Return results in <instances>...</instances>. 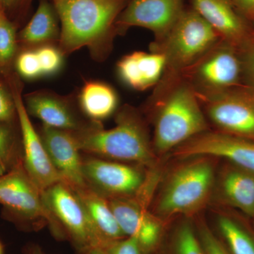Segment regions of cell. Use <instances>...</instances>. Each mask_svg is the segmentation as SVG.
Returning a JSON list of instances; mask_svg holds the SVG:
<instances>
[{
    "label": "cell",
    "instance_id": "1",
    "mask_svg": "<svg viewBox=\"0 0 254 254\" xmlns=\"http://www.w3.org/2000/svg\"><path fill=\"white\" fill-rule=\"evenodd\" d=\"M128 0H51L60 22V48L69 54L87 47L95 58L108 51L116 21Z\"/></svg>",
    "mask_w": 254,
    "mask_h": 254
},
{
    "label": "cell",
    "instance_id": "2",
    "mask_svg": "<svg viewBox=\"0 0 254 254\" xmlns=\"http://www.w3.org/2000/svg\"><path fill=\"white\" fill-rule=\"evenodd\" d=\"M220 36L193 8L185 9L166 36L153 43L152 51L165 58L163 76L153 101L165 95L182 78L184 72L220 41Z\"/></svg>",
    "mask_w": 254,
    "mask_h": 254
},
{
    "label": "cell",
    "instance_id": "3",
    "mask_svg": "<svg viewBox=\"0 0 254 254\" xmlns=\"http://www.w3.org/2000/svg\"><path fill=\"white\" fill-rule=\"evenodd\" d=\"M116 124L110 129L93 127L72 132L79 150L103 158L153 167L156 158L153 145L136 110L130 107L123 108L117 116Z\"/></svg>",
    "mask_w": 254,
    "mask_h": 254
},
{
    "label": "cell",
    "instance_id": "4",
    "mask_svg": "<svg viewBox=\"0 0 254 254\" xmlns=\"http://www.w3.org/2000/svg\"><path fill=\"white\" fill-rule=\"evenodd\" d=\"M153 104L157 110L152 142L155 155L166 154L208 131L206 117L194 88L184 78Z\"/></svg>",
    "mask_w": 254,
    "mask_h": 254
},
{
    "label": "cell",
    "instance_id": "5",
    "mask_svg": "<svg viewBox=\"0 0 254 254\" xmlns=\"http://www.w3.org/2000/svg\"><path fill=\"white\" fill-rule=\"evenodd\" d=\"M185 163L168 177L161 190L155 212L162 218L198 211L213 190L215 174L212 163L204 156Z\"/></svg>",
    "mask_w": 254,
    "mask_h": 254
},
{
    "label": "cell",
    "instance_id": "6",
    "mask_svg": "<svg viewBox=\"0 0 254 254\" xmlns=\"http://www.w3.org/2000/svg\"><path fill=\"white\" fill-rule=\"evenodd\" d=\"M195 93L216 131L254 142L253 90L241 85L215 93Z\"/></svg>",
    "mask_w": 254,
    "mask_h": 254
},
{
    "label": "cell",
    "instance_id": "7",
    "mask_svg": "<svg viewBox=\"0 0 254 254\" xmlns=\"http://www.w3.org/2000/svg\"><path fill=\"white\" fill-rule=\"evenodd\" d=\"M182 78L200 93L225 91L242 85L240 50L222 41L187 68Z\"/></svg>",
    "mask_w": 254,
    "mask_h": 254
},
{
    "label": "cell",
    "instance_id": "8",
    "mask_svg": "<svg viewBox=\"0 0 254 254\" xmlns=\"http://www.w3.org/2000/svg\"><path fill=\"white\" fill-rule=\"evenodd\" d=\"M43 196L50 213L80 247L89 251L105 248L81 200L68 185L58 182L45 190Z\"/></svg>",
    "mask_w": 254,
    "mask_h": 254
},
{
    "label": "cell",
    "instance_id": "9",
    "mask_svg": "<svg viewBox=\"0 0 254 254\" xmlns=\"http://www.w3.org/2000/svg\"><path fill=\"white\" fill-rule=\"evenodd\" d=\"M0 203L21 218L58 223L45 203L43 191L22 165L0 175Z\"/></svg>",
    "mask_w": 254,
    "mask_h": 254
},
{
    "label": "cell",
    "instance_id": "10",
    "mask_svg": "<svg viewBox=\"0 0 254 254\" xmlns=\"http://www.w3.org/2000/svg\"><path fill=\"white\" fill-rule=\"evenodd\" d=\"M180 158L214 157L254 172V142L218 131L197 135L173 150Z\"/></svg>",
    "mask_w": 254,
    "mask_h": 254
},
{
    "label": "cell",
    "instance_id": "11",
    "mask_svg": "<svg viewBox=\"0 0 254 254\" xmlns=\"http://www.w3.org/2000/svg\"><path fill=\"white\" fill-rule=\"evenodd\" d=\"M87 185L105 198H131L144 185V175L137 167L102 159L83 160Z\"/></svg>",
    "mask_w": 254,
    "mask_h": 254
},
{
    "label": "cell",
    "instance_id": "12",
    "mask_svg": "<svg viewBox=\"0 0 254 254\" xmlns=\"http://www.w3.org/2000/svg\"><path fill=\"white\" fill-rule=\"evenodd\" d=\"M185 0H128L116 21L117 33L136 26L150 30L159 43L166 36L185 8Z\"/></svg>",
    "mask_w": 254,
    "mask_h": 254
},
{
    "label": "cell",
    "instance_id": "13",
    "mask_svg": "<svg viewBox=\"0 0 254 254\" xmlns=\"http://www.w3.org/2000/svg\"><path fill=\"white\" fill-rule=\"evenodd\" d=\"M13 98L22 134L24 168L32 180L43 192L63 180L50 160L41 136L32 125L21 97L16 92Z\"/></svg>",
    "mask_w": 254,
    "mask_h": 254
},
{
    "label": "cell",
    "instance_id": "14",
    "mask_svg": "<svg viewBox=\"0 0 254 254\" xmlns=\"http://www.w3.org/2000/svg\"><path fill=\"white\" fill-rule=\"evenodd\" d=\"M191 4L222 41L240 50L254 38V26L229 0H191Z\"/></svg>",
    "mask_w": 254,
    "mask_h": 254
},
{
    "label": "cell",
    "instance_id": "15",
    "mask_svg": "<svg viewBox=\"0 0 254 254\" xmlns=\"http://www.w3.org/2000/svg\"><path fill=\"white\" fill-rule=\"evenodd\" d=\"M41 137L63 182L73 190L88 186L79 153L81 150L72 132L43 125Z\"/></svg>",
    "mask_w": 254,
    "mask_h": 254
},
{
    "label": "cell",
    "instance_id": "16",
    "mask_svg": "<svg viewBox=\"0 0 254 254\" xmlns=\"http://www.w3.org/2000/svg\"><path fill=\"white\" fill-rule=\"evenodd\" d=\"M107 200L125 236L135 237L143 252H148L156 247L162 231L158 218L147 213L130 198Z\"/></svg>",
    "mask_w": 254,
    "mask_h": 254
},
{
    "label": "cell",
    "instance_id": "17",
    "mask_svg": "<svg viewBox=\"0 0 254 254\" xmlns=\"http://www.w3.org/2000/svg\"><path fill=\"white\" fill-rule=\"evenodd\" d=\"M220 200L245 216L254 217V172L227 161L217 182Z\"/></svg>",
    "mask_w": 254,
    "mask_h": 254
},
{
    "label": "cell",
    "instance_id": "18",
    "mask_svg": "<svg viewBox=\"0 0 254 254\" xmlns=\"http://www.w3.org/2000/svg\"><path fill=\"white\" fill-rule=\"evenodd\" d=\"M165 58L160 52H133L118 62V72L128 86L143 91L157 86L163 76Z\"/></svg>",
    "mask_w": 254,
    "mask_h": 254
},
{
    "label": "cell",
    "instance_id": "19",
    "mask_svg": "<svg viewBox=\"0 0 254 254\" xmlns=\"http://www.w3.org/2000/svg\"><path fill=\"white\" fill-rule=\"evenodd\" d=\"M27 111L43 125L71 131H78L79 121L67 100L48 91H38L27 98Z\"/></svg>",
    "mask_w": 254,
    "mask_h": 254
},
{
    "label": "cell",
    "instance_id": "20",
    "mask_svg": "<svg viewBox=\"0 0 254 254\" xmlns=\"http://www.w3.org/2000/svg\"><path fill=\"white\" fill-rule=\"evenodd\" d=\"M73 190L81 200L91 223L105 245L127 237L119 226L113 210L105 196L88 185Z\"/></svg>",
    "mask_w": 254,
    "mask_h": 254
},
{
    "label": "cell",
    "instance_id": "21",
    "mask_svg": "<svg viewBox=\"0 0 254 254\" xmlns=\"http://www.w3.org/2000/svg\"><path fill=\"white\" fill-rule=\"evenodd\" d=\"M58 14L53 3L41 0L38 9L21 33L23 43L38 47L60 38Z\"/></svg>",
    "mask_w": 254,
    "mask_h": 254
},
{
    "label": "cell",
    "instance_id": "22",
    "mask_svg": "<svg viewBox=\"0 0 254 254\" xmlns=\"http://www.w3.org/2000/svg\"><path fill=\"white\" fill-rule=\"evenodd\" d=\"M79 104L88 118L95 122L100 121L115 113L118 104V95L106 83L88 81L80 92Z\"/></svg>",
    "mask_w": 254,
    "mask_h": 254
},
{
    "label": "cell",
    "instance_id": "23",
    "mask_svg": "<svg viewBox=\"0 0 254 254\" xmlns=\"http://www.w3.org/2000/svg\"><path fill=\"white\" fill-rule=\"evenodd\" d=\"M217 225L229 254H254V231L243 218L233 213H222Z\"/></svg>",
    "mask_w": 254,
    "mask_h": 254
},
{
    "label": "cell",
    "instance_id": "24",
    "mask_svg": "<svg viewBox=\"0 0 254 254\" xmlns=\"http://www.w3.org/2000/svg\"><path fill=\"white\" fill-rule=\"evenodd\" d=\"M174 254H205L198 235L190 222L177 227L173 244Z\"/></svg>",
    "mask_w": 254,
    "mask_h": 254
},
{
    "label": "cell",
    "instance_id": "25",
    "mask_svg": "<svg viewBox=\"0 0 254 254\" xmlns=\"http://www.w3.org/2000/svg\"><path fill=\"white\" fill-rule=\"evenodd\" d=\"M16 34L14 26L0 9V66L7 64L16 51Z\"/></svg>",
    "mask_w": 254,
    "mask_h": 254
},
{
    "label": "cell",
    "instance_id": "26",
    "mask_svg": "<svg viewBox=\"0 0 254 254\" xmlns=\"http://www.w3.org/2000/svg\"><path fill=\"white\" fill-rule=\"evenodd\" d=\"M36 51L43 76H50L60 71L63 63V54L61 50L50 45H45L38 47Z\"/></svg>",
    "mask_w": 254,
    "mask_h": 254
},
{
    "label": "cell",
    "instance_id": "27",
    "mask_svg": "<svg viewBox=\"0 0 254 254\" xmlns=\"http://www.w3.org/2000/svg\"><path fill=\"white\" fill-rule=\"evenodd\" d=\"M16 68L21 76L27 79L43 76L36 49L26 50L19 55L16 60Z\"/></svg>",
    "mask_w": 254,
    "mask_h": 254
},
{
    "label": "cell",
    "instance_id": "28",
    "mask_svg": "<svg viewBox=\"0 0 254 254\" xmlns=\"http://www.w3.org/2000/svg\"><path fill=\"white\" fill-rule=\"evenodd\" d=\"M240 50L243 71L242 85L254 91V38Z\"/></svg>",
    "mask_w": 254,
    "mask_h": 254
},
{
    "label": "cell",
    "instance_id": "29",
    "mask_svg": "<svg viewBox=\"0 0 254 254\" xmlns=\"http://www.w3.org/2000/svg\"><path fill=\"white\" fill-rule=\"evenodd\" d=\"M198 237L205 254H230L225 245L206 225H200Z\"/></svg>",
    "mask_w": 254,
    "mask_h": 254
},
{
    "label": "cell",
    "instance_id": "30",
    "mask_svg": "<svg viewBox=\"0 0 254 254\" xmlns=\"http://www.w3.org/2000/svg\"><path fill=\"white\" fill-rule=\"evenodd\" d=\"M104 250L107 254H142L143 252L138 241L132 237L110 242Z\"/></svg>",
    "mask_w": 254,
    "mask_h": 254
},
{
    "label": "cell",
    "instance_id": "31",
    "mask_svg": "<svg viewBox=\"0 0 254 254\" xmlns=\"http://www.w3.org/2000/svg\"><path fill=\"white\" fill-rule=\"evenodd\" d=\"M11 155V135L7 128L0 126V175L7 172Z\"/></svg>",
    "mask_w": 254,
    "mask_h": 254
},
{
    "label": "cell",
    "instance_id": "32",
    "mask_svg": "<svg viewBox=\"0 0 254 254\" xmlns=\"http://www.w3.org/2000/svg\"><path fill=\"white\" fill-rule=\"evenodd\" d=\"M15 110L14 98L11 99L2 86H0V123L11 120Z\"/></svg>",
    "mask_w": 254,
    "mask_h": 254
},
{
    "label": "cell",
    "instance_id": "33",
    "mask_svg": "<svg viewBox=\"0 0 254 254\" xmlns=\"http://www.w3.org/2000/svg\"><path fill=\"white\" fill-rule=\"evenodd\" d=\"M234 7L254 27V0H229Z\"/></svg>",
    "mask_w": 254,
    "mask_h": 254
},
{
    "label": "cell",
    "instance_id": "34",
    "mask_svg": "<svg viewBox=\"0 0 254 254\" xmlns=\"http://www.w3.org/2000/svg\"><path fill=\"white\" fill-rule=\"evenodd\" d=\"M28 1V0H9V5H8L7 8L18 6V5L23 4L24 1Z\"/></svg>",
    "mask_w": 254,
    "mask_h": 254
},
{
    "label": "cell",
    "instance_id": "35",
    "mask_svg": "<svg viewBox=\"0 0 254 254\" xmlns=\"http://www.w3.org/2000/svg\"><path fill=\"white\" fill-rule=\"evenodd\" d=\"M88 254H107L104 249L95 248L89 251Z\"/></svg>",
    "mask_w": 254,
    "mask_h": 254
},
{
    "label": "cell",
    "instance_id": "36",
    "mask_svg": "<svg viewBox=\"0 0 254 254\" xmlns=\"http://www.w3.org/2000/svg\"><path fill=\"white\" fill-rule=\"evenodd\" d=\"M9 2V0H0V9L4 10V8H7Z\"/></svg>",
    "mask_w": 254,
    "mask_h": 254
},
{
    "label": "cell",
    "instance_id": "37",
    "mask_svg": "<svg viewBox=\"0 0 254 254\" xmlns=\"http://www.w3.org/2000/svg\"><path fill=\"white\" fill-rule=\"evenodd\" d=\"M0 254H3L2 247H1V244H0Z\"/></svg>",
    "mask_w": 254,
    "mask_h": 254
},
{
    "label": "cell",
    "instance_id": "38",
    "mask_svg": "<svg viewBox=\"0 0 254 254\" xmlns=\"http://www.w3.org/2000/svg\"><path fill=\"white\" fill-rule=\"evenodd\" d=\"M253 220H254V217Z\"/></svg>",
    "mask_w": 254,
    "mask_h": 254
}]
</instances>
